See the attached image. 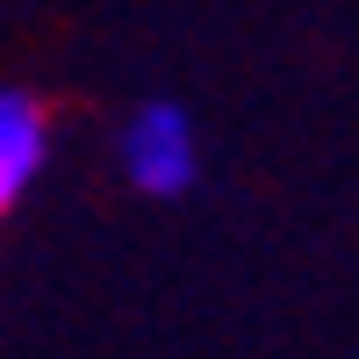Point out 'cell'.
<instances>
[{"mask_svg": "<svg viewBox=\"0 0 359 359\" xmlns=\"http://www.w3.org/2000/svg\"><path fill=\"white\" fill-rule=\"evenodd\" d=\"M50 165V108L29 86H0V223L29 201Z\"/></svg>", "mask_w": 359, "mask_h": 359, "instance_id": "obj_2", "label": "cell"}, {"mask_svg": "<svg viewBox=\"0 0 359 359\" xmlns=\"http://www.w3.org/2000/svg\"><path fill=\"white\" fill-rule=\"evenodd\" d=\"M201 130L180 101H137L123 123H115V172L137 201H187L201 187Z\"/></svg>", "mask_w": 359, "mask_h": 359, "instance_id": "obj_1", "label": "cell"}]
</instances>
